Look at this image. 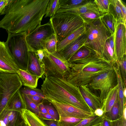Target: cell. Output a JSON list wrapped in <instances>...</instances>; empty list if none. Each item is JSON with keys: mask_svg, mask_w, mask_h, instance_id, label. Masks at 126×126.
I'll list each match as a JSON object with an SVG mask.
<instances>
[{"mask_svg": "<svg viewBox=\"0 0 126 126\" xmlns=\"http://www.w3.org/2000/svg\"><path fill=\"white\" fill-rule=\"evenodd\" d=\"M50 0H8L0 15V28L8 34L27 35L41 25Z\"/></svg>", "mask_w": 126, "mask_h": 126, "instance_id": "1", "label": "cell"}, {"mask_svg": "<svg viewBox=\"0 0 126 126\" xmlns=\"http://www.w3.org/2000/svg\"><path fill=\"white\" fill-rule=\"evenodd\" d=\"M41 89L46 100L51 99L68 104L92 112L84 100L79 87L68 81L66 78L53 76L46 77Z\"/></svg>", "mask_w": 126, "mask_h": 126, "instance_id": "2", "label": "cell"}, {"mask_svg": "<svg viewBox=\"0 0 126 126\" xmlns=\"http://www.w3.org/2000/svg\"><path fill=\"white\" fill-rule=\"evenodd\" d=\"M70 63L71 72L66 79L78 87L87 85L95 77L111 69L114 65L95 52Z\"/></svg>", "mask_w": 126, "mask_h": 126, "instance_id": "3", "label": "cell"}, {"mask_svg": "<svg viewBox=\"0 0 126 126\" xmlns=\"http://www.w3.org/2000/svg\"><path fill=\"white\" fill-rule=\"evenodd\" d=\"M60 41L83 25L84 23L79 15L67 12L56 13L49 20Z\"/></svg>", "mask_w": 126, "mask_h": 126, "instance_id": "4", "label": "cell"}, {"mask_svg": "<svg viewBox=\"0 0 126 126\" xmlns=\"http://www.w3.org/2000/svg\"><path fill=\"white\" fill-rule=\"evenodd\" d=\"M84 24L87 38L83 46L89 48L103 57V54L105 42L111 34L101 18L93 23Z\"/></svg>", "mask_w": 126, "mask_h": 126, "instance_id": "5", "label": "cell"}, {"mask_svg": "<svg viewBox=\"0 0 126 126\" xmlns=\"http://www.w3.org/2000/svg\"><path fill=\"white\" fill-rule=\"evenodd\" d=\"M5 42L19 69L27 70L29 56V49L24 33L8 34Z\"/></svg>", "mask_w": 126, "mask_h": 126, "instance_id": "6", "label": "cell"}, {"mask_svg": "<svg viewBox=\"0 0 126 126\" xmlns=\"http://www.w3.org/2000/svg\"><path fill=\"white\" fill-rule=\"evenodd\" d=\"M43 50L45 54L43 59L45 65L44 75L46 77L53 76L67 79L71 72V63L63 59L57 51L51 53Z\"/></svg>", "mask_w": 126, "mask_h": 126, "instance_id": "7", "label": "cell"}, {"mask_svg": "<svg viewBox=\"0 0 126 126\" xmlns=\"http://www.w3.org/2000/svg\"><path fill=\"white\" fill-rule=\"evenodd\" d=\"M22 84L17 73H0V114Z\"/></svg>", "mask_w": 126, "mask_h": 126, "instance_id": "8", "label": "cell"}, {"mask_svg": "<svg viewBox=\"0 0 126 126\" xmlns=\"http://www.w3.org/2000/svg\"><path fill=\"white\" fill-rule=\"evenodd\" d=\"M117 84V79L113 67L94 78L86 86L92 91H98L100 100L102 104L112 88Z\"/></svg>", "mask_w": 126, "mask_h": 126, "instance_id": "9", "label": "cell"}, {"mask_svg": "<svg viewBox=\"0 0 126 126\" xmlns=\"http://www.w3.org/2000/svg\"><path fill=\"white\" fill-rule=\"evenodd\" d=\"M54 32L50 21L41 25L26 37L29 51L36 52L44 49L46 42Z\"/></svg>", "mask_w": 126, "mask_h": 126, "instance_id": "10", "label": "cell"}, {"mask_svg": "<svg viewBox=\"0 0 126 126\" xmlns=\"http://www.w3.org/2000/svg\"><path fill=\"white\" fill-rule=\"evenodd\" d=\"M47 100L52 104L57 110L59 119L68 117L84 119L94 115L93 113L84 110L70 104L51 99Z\"/></svg>", "mask_w": 126, "mask_h": 126, "instance_id": "11", "label": "cell"}, {"mask_svg": "<svg viewBox=\"0 0 126 126\" xmlns=\"http://www.w3.org/2000/svg\"><path fill=\"white\" fill-rule=\"evenodd\" d=\"M126 26L123 23L117 24L113 34L114 54L118 64L123 56L126 55Z\"/></svg>", "mask_w": 126, "mask_h": 126, "instance_id": "12", "label": "cell"}, {"mask_svg": "<svg viewBox=\"0 0 126 126\" xmlns=\"http://www.w3.org/2000/svg\"><path fill=\"white\" fill-rule=\"evenodd\" d=\"M19 69L5 42L0 41V73H17Z\"/></svg>", "mask_w": 126, "mask_h": 126, "instance_id": "13", "label": "cell"}, {"mask_svg": "<svg viewBox=\"0 0 126 126\" xmlns=\"http://www.w3.org/2000/svg\"><path fill=\"white\" fill-rule=\"evenodd\" d=\"M87 38L86 32L58 52L63 59L68 62L72 56L83 46Z\"/></svg>", "mask_w": 126, "mask_h": 126, "instance_id": "14", "label": "cell"}, {"mask_svg": "<svg viewBox=\"0 0 126 126\" xmlns=\"http://www.w3.org/2000/svg\"><path fill=\"white\" fill-rule=\"evenodd\" d=\"M80 92L85 101L94 113L97 109H102V105L99 96L86 86L79 87Z\"/></svg>", "mask_w": 126, "mask_h": 126, "instance_id": "15", "label": "cell"}, {"mask_svg": "<svg viewBox=\"0 0 126 126\" xmlns=\"http://www.w3.org/2000/svg\"><path fill=\"white\" fill-rule=\"evenodd\" d=\"M23 119L19 112L4 109L0 114V126H18Z\"/></svg>", "mask_w": 126, "mask_h": 126, "instance_id": "16", "label": "cell"}, {"mask_svg": "<svg viewBox=\"0 0 126 126\" xmlns=\"http://www.w3.org/2000/svg\"><path fill=\"white\" fill-rule=\"evenodd\" d=\"M113 68L116 73L117 81L118 95L120 108V115L122 117L124 108L126 107V87L124 85L119 66L116 63Z\"/></svg>", "mask_w": 126, "mask_h": 126, "instance_id": "17", "label": "cell"}, {"mask_svg": "<svg viewBox=\"0 0 126 126\" xmlns=\"http://www.w3.org/2000/svg\"><path fill=\"white\" fill-rule=\"evenodd\" d=\"M27 70L31 74L42 78L45 68L42 66L35 52L29 51V56Z\"/></svg>", "mask_w": 126, "mask_h": 126, "instance_id": "18", "label": "cell"}, {"mask_svg": "<svg viewBox=\"0 0 126 126\" xmlns=\"http://www.w3.org/2000/svg\"><path fill=\"white\" fill-rule=\"evenodd\" d=\"M94 12L101 14L95 5L94 0L85 4L69 8H61L59 9L56 13L67 12L80 15L89 12Z\"/></svg>", "mask_w": 126, "mask_h": 126, "instance_id": "19", "label": "cell"}, {"mask_svg": "<svg viewBox=\"0 0 126 126\" xmlns=\"http://www.w3.org/2000/svg\"><path fill=\"white\" fill-rule=\"evenodd\" d=\"M5 109L20 113L22 109H27L25 102L19 90L11 97Z\"/></svg>", "mask_w": 126, "mask_h": 126, "instance_id": "20", "label": "cell"}, {"mask_svg": "<svg viewBox=\"0 0 126 126\" xmlns=\"http://www.w3.org/2000/svg\"><path fill=\"white\" fill-rule=\"evenodd\" d=\"M20 113L25 122L28 126H47L43 120L28 109H22Z\"/></svg>", "mask_w": 126, "mask_h": 126, "instance_id": "21", "label": "cell"}, {"mask_svg": "<svg viewBox=\"0 0 126 126\" xmlns=\"http://www.w3.org/2000/svg\"><path fill=\"white\" fill-rule=\"evenodd\" d=\"M17 74L20 78L22 85L31 88H36L38 81L40 78L37 76L32 74L27 70L19 69Z\"/></svg>", "mask_w": 126, "mask_h": 126, "instance_id": "22", "label": "cell"}, {"mask_svg": "<svg viewBox=\"0 0 126 126\" xmlns=\"http://www.w3.org/2000/svg\"><path fill=\"white\" fill-rule=\"evenodd\" d=\"M86 32V28L84 24L63 40L57 42V52H59L68 44L85 33Z\"/></svg>", "mask_w": 126, "mask_h": 126, "instance_id": "23", "label": "cell"}, {"mask_svg": "<svg viewBox=\"0 0 126 126\" xmlns=\"http://www.w3.org/2000/svg\"><path fill=\"white\" fill-rule=\"evenodd\" d=\"M103 57L113 65L117 63L114 54L113 35L112 34L106 41L103 54Z\"/></svg>", "mask_w": 126, "mask_h": 126, "instance_id": "24", "label": "cell"}, {"mask_svg": "<svg viewBox=\"0 0 126 126\" xmlns=\"http://www.w3.org/2000/svg\"><path fill=\"white\" fill-rule=\"evenodd\" d=\"M117 94L118 87L117 85L110 91L102 103V109L104 111V113L110 111L114 103Z\"/></svg>", "mask_w": 126, "mask_h": 126, "instance_id": "25", "label": "cell"}, {"mask_svg": "<svg viewBox=\"0 0 126 126\" xmlns=\"http://www.w3.org/2000/svg\"><path fill=\"white\" fill-rule=\"evenodd\" d=\"M109 13L117 21V24H124L123 16L118 0H110Z\"/></svg>", "mask_w": 126, "mask_h": 126, "instance_id": "26", "label": "cell"}, {"mask_svg": "<svg viewBox=\"0 0 126 126\" xmlns=\"http://www.w3.org/2000/svg\"><path fill=\"white\" fill-rule=\"evenodd\" d=\"M94 52L89 48L85 46H83L72 56L68 62L71 63L76 61L85 59Z\"/></svg>", "mask_w": 126, "mask_h": 126, "instance_id": "27", "label": "cell"}, {"mask_svg": "<svg viewBox=\"0 0 126 126\" xmlns=\"http://www.w3.org/2000/svg\"><path fill=\"white\" fill-rule=\"evenodd\" d=\"M101 19L111 34H113L117 23L113 16L109 13H106L104 15Z\"/></svg>", "mask_w": 126, "mask_h": 126, "instance_id": "28", "label": "cell"}, {"mask_svg": "<svg viewBox=\"0 0 126 126\" xmlns=\"http://www.w3.org/2000/svg\"><path fill=\"white\" fill-rule=\"evenodd\" d=\"M103 115L111 121L117 120L121 117L120 115V108L118 95L113 106L108 112L103 114Z\"/></svg>", "mask_w": 126, "mask_h": 126, "instance_id": "29", "label": "cell"}, {"mask_svg": "<svg viewBox=\"0 0 126 126\" xmlns=\"http://www.w3.org/2000/svg\"><path fill=\"white\" fill-rule=\"evenodd\" d=\"M92 0H60V8H69L85 4Z\"/></svg>", "mask_w": 126, "mask_h": 126, "instance_id": "30", "label": "cell"}, {"mask_svg": "<svg viewBox=\"0 0 126 126\" xmlns=\"http://www.w3.org/2000/svg\"><path fill=\"white\" fill-rule=\"evenodd\" d=\"M103 115L98 116L94 115L83 119L75 126H93L102 122Z\"/></svg>", "mask_w": 126, "mask_h": 126, "instance_id": "31", "label": "cell"}, {"mask_svg": "<svg viewBox=\"0 0 126 126\" xmlns=\"http://www.w3.org/2000/svg\"><path fill=\"white\" fill-rule=\"evenodd\" d=\"M57 41L56 35L54 33L51 35L46 41L44 49L51 53L56 52Z\"/></svg>", "mask_w": 126, "mask_h": 126, "instance_id": "32", "label": "cell"}, {"mask_svg": "<svg viewBox=\"0 0 126 126\" xmlns=\"http://www.w3.org/2000/svg\"><path fill=\"white\" fill-rule=\"evenodd\" d=\"M60 0H50L46 10L45 17H52L60 8Z\"/></svg>", "mask_w": 126, "mask_h": 126, "instance_id": "33", "label": "cell"}, {"mask_svg": "<svg viewBox=\"0 0 126 126\" xmlns=\"http://www.w3.org/2000/svg\"><path fill=\"white\" fill-rule=\"evenodd\" d=\"M104 14H99L91 12L82 14L79 15L84 23L88 24L93 23L101 18Z\"/></svg>", "mask_w": 126, "mask_h": 126, "instance_id": "34", "label": "cell"}, {"mask_svg": "<svg viewBox=\"0 0 126 126\" xmlns=\"http://www.w3.org/2000/svg\"><path fill=\"white\" fill-rule=\"evenodd\" d=\"M83 119L73 117H66L59 119L58 121V126H75Z\"/></svg>", "mask_w": 126, "mask_h": 126, "instance_id": "35", "label": "cell"}, {"mask_svg": "<svg viewBox=\"0 0 126 126\" xmlns=\"http://www.w3.org/2000/svg\"><path fill=\"white\" fill-rule=\"evenodd\" d=\"M19 91L21 94L30 95H37L46 98L43 93L41 89L36 88H31L25 86L21 88Z\"/></svg>", "mask_w": 126, "mask_h": 126, "instance_id": "36", "label": "cell"}, {"mask_svg": "<svg viewBox=\"0 0 126 126\" xmlns=\"http://www.w3.org/2000/svg\"><path fill=\"white\" fill-rule=\"evenodd\" d=\"M94 1L101 14L109 13L110 0H95Z\"/></svg>", "mask_w": 126, "mask_h": 126, "instance_id": "37", "label": "cell"}, {"mask_svg": "<svg viewBox=\"0 0 126 126\" xmlns=\"http://www.w3.org/2000/svg\"><path fill=\"white\" fill-rule=\"evenodd\" d=\"M21 94L25 102L27 109L38 116L40 112L38 106L32 101L27 95L22 94Z\"/></svg>", "mask_w": 126, "mask_h": 126, "instance_id": "38", "label": "cell"}, {"mask_svg": "<svg viewBox=\"0 0 126 126\" xmlns=\"http://www.w3.org/2000/svg\"><path fill=\"white\" fill-rule=\"evenodd\" d=\"M120 69L124 85L126 87V55L122 57L119 63Z\"/></svg>", "mask_w": 126, "mask_h": 126, "instance_id": "39", "label": "cell"}, {"mask_svg": "<svg viewBox=\"0 0 126 126\" xmlns=\"http://www.w3.org/2000/svg\"><path fill=\"white\" fill-rule=\"evenodd\" d=\"M48 114L54 117L57 121L59 120V116L58 112L54 108L49 105H44Z\"/></svg>", "mask_w": 126, "mask_h": 126, "instance_id": "40", "label": "cell"}, {"mask_svg": "<svg viewBox=\"0 0 126 126\" xmlns=\"http://www.w3.org/2000/svg\"><path fill=\"white\" fill-rule=\"evenodd\" d=\"M30 99L37 106L40 103L43 102L45 99L43 97L37 95H27Z\"/></svg>", "mask_w": 126, "mask_h": 126, "instance_id": "41", "label": "cell"}, {"mask_svg": "<svg viewBox=\"0 0 126 126\" xmlns=\"http://www.w3.org/2000/svg\"><path fill=\"white\" fill-rule=\"evenodd\" d=\"M35 52L38 56V60L41 65L42 67L45 68V65L43 62V58L45 56L43 49L39 50Z\"/></svg>", "mask_w": 126, "mask_h": 126, "instance_id": "42", "label": "cell"}, {"mask_svg": "<svg viewBox=\"0 0 126 126\" xmlns=\"http://www.w3.org/2000/svg\"><path fill=\"white\" fill-rule=\"evenodd\" d=\"M38 116L39 118L43 120H53L57 121L54 117L48 114L40 112Z\"/></svg>", "mask_w": 126, "mask_h": 126, "instance_id": "43", "label": "cell"}, {"mask_svg": "<svg viewBox=\"0 0 126 126\" xmlns=\"http://www.w3.org/2000/svg\"><path fill=\"white\" fill-rule=\"evenodd\" d=\"M123 15L124 24L126 25V5L121 0H118Z\"/></svg>", "mask_w": 126, "mask_h": 126, "instance_id": "44", "label": "cell"}, {"mask_svg": "<svg viewBox=\"0 0 126 126\" xmlns=\"http://www.w3.org/2000/svg\"><path fill=\"white\" fill-rule=\"evenodd\" d=\"M102 126H111V121L103 115L102 121Z\"/></svg>", "mask_w": 126, "mask_h": 126, "instance_id": "45", "label": "cell"}, {"mask_svg": "<svg viewBox=\"0 0 126 126\" xmlns=\"http://www.w3.org/2000/svg\"><path fill=\"white\" fill-rule=\"evenodd\" d=\"M123 117L115 120L111 121V126H122Z\"/></svg>", "mask_w": 126, "mask_h": 126, "instance_id": "46", "label": "cell"}, {"mask_svg": "<svg viewBox=\"0 0 126 126\" xmlns=\"http://www.w3.org/2000/svg\"><path fill=\"white\" fill-rule=\"evenodd\" d=\"M47 126H58V121L53 120H44Z\"/></svg>", "mask_w": 126, "mask_h": 126, "instance_id": "47", "label": "cell"}, {"mask_svg": "<svg viewBox=\"0 0 126 126\" xmlns=\"http://www.w3.org/2000/svg\"><path fill=\"white\" fill-rule=\"evenodd\" d=\"M38 106L40 112L48 114L43 102L39 104Z\"/></svg>", "mask_w": 126, "mask_h": 126, "instance_id": "48", "label": "cell"}, {"mask_svg": "<svg viewBox=\"0 0 126 126\" xmlns=\"http://www.w3.org/2000/svg\"><path fill=\"white\" fill-rule=\"evenodd\" d=\"M103 110L101 108H98L96 109L93 113L94 114L98 116H102L104 114Z\"/></svg>", "mask_w": 126, "mask_h": 126, "instance_id": "49", "label": "cell"}, {"mask_svg": "<svg viewBox=\"0 0 126 126\" xmlns=\"http://www.w3.org/2000/svg\"><path fill=\"white\" fill-rule=\"evenodd\" d=\"M6 6V0H0V13L1 14Z\"/></svg>", "mask_w": 126, "mask_h": 126, "instance_id": "50", "label": "cell"}, {"mask_svg": "<svg viewBox=\"0 0 126 126\" xmlns=\"http://www.w3.org/2000/svg\"><path fill=\"white\" fill-rule=\"evenodd\" d=\"M126 107H125L124 108V109L123 110L122 116V117L125 119H126Z\"/></svg>", "mask_w": 126, "mask_h": 126, "instance_id": "51", "label": "cell"}, {"mask_svg": "<svg viewBox=\"0 0 126 126\" xmlns=\"http://www.w3.org/2000/svg\"><path fill=\"white\" fill-rule=\"evenodd\" d=\"M122 126H126V119H124L123 117L122 119Z\"/></svg>", "mask_w": 126, "mask_h": 126, "instance_id": "52", "label": "cell"}, {"mask_svg": "<svg viewBox=\"0 0 126 126\" xmlns=\"http://www.w3.org/2000/svg\"><path fill=\"white\" fill-rule=\"evenodd\" d=\"M25 123L23 120L22 121L18 126H24Z\"/></svg>", "mask_w": 126, "mask_h": 126, "instance_id": "53", "label": "cell"}, {"mask_svg": "<svg viewBox=\"0 0 126 126\" xmlns=\"http://www.w3.org/2000/svg\"><path fill=\"white\" fill-rule=\"evenodd\" d=\"M102 122L98 124L93 126H102Z\"/></svg>", "mask_w": 126, "mask_h": 126, "instance_id": "54", "label": "cell"}, {"mask_svg": "<svg viewBox=\"0 0 126 126\" xmlns=\"http://www.w3.org/2000/svg\"><path fill=\"white\" fill-rule=\"evenodd\" d=\"M24 126H28L27 124H26V123H25V124Z\"/></svg>", "mask_w": 126, "mask_h": 126, "instance_id": "55", "label": "cell"}]
</instances>
